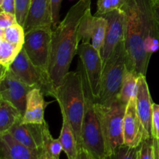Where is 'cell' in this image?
I'll use <instances>...</instances> for the list:
<instances>
[{"label": "cell", "mask_w": 159, "mask_h": 159, "mask_svg": "<svg viewBox=\"0 0 159 159\" xmlns=\"http://www.w3.org/2000/svg\"><path fill=\"white\" fill-rule=\"evenodd\" d=\"M124 13V46L127 67L146 76L152 57L154 39L159 40V25L153 9V0H127Z\"/></svg>", "instance_id": "1"}, {"label": "cell", "mask_w": 159, "mask_h": 159, "mask_svg": "<svg viewBox=\"0 0 159 159\" xmlns=\"http://www.w3.org/2000/svg\"><path fill=\"white\" fill-rule=\"evenodd\" d=\"M91 9V0H79L65 18L52 29L48 75L55 89L69 71L78 53L81 37L79 26L85 12Z\"/></svg>", "instance_id": "2"}, {"label": "cell", "mask_w": 159, "mask_h": 159, "mask_svg": "<svg viewBox=\"0 0 159 159\" xmlns=\"http://www.w3.org/2000/svg\"><path fill=\"white\" fill-rule=\"evenodd\" d=\"M61 108V116L69 123L81 146V128L85 112V93L79 70L68 71L61 83L56 88L54 97Z\"/></svg>", "instance_id": "3"}, {"label": "cell", "mask_w": 159, "mask_h": 159, "mask_svg": "<svg viewBox=\"0 0 159 159\" xmlns=\"http://www.w3.org/2000/svg\"><path fill=\"white\" fill-rule=\"evenodd\" d=\"M77 69L82 77L85 93V112L81 128L80 148L85 149L93 159H107L108 155L100 120L96 108V100L80 61L78 62Z\"/></svg>", "instance_id": "4"}, {"label": "cell", "mask_w": 159, "mask_h": 159, "mask_svg": "<svg viewBox=\"0 0 159 159\" xmlns=\"http://www.w3.org/2000/svg\"><path fill=\"white\" fill-rule=\"evenodd\" d=\"M127 69V54L123 40L103 63L100 92L96 102L106 105L117 99Z\"/></svg>", "instance_id": "5"}, {"label": "cell", "mask_w": 159, "mask_h": 159, "mask_svg": "<svg viewBox=\"0 0 159 159\" xmlns=\"http://www.w3.org/2000/svg\"><path fill=\"white\" fill-rule=\"evenodd\" d=\"M126 107L127 105L121 103L118 99L106 105L96 102L108 156L124 144L123 130Z\"/></svg>", "instance_id": "6"}, {"label": "cell", "mask_w": 159, "mask_h": 159, "mask_svg": "<svg viewBox=\"0 0 159 159\" xmlns=\"http://www.w3.org/2000/svg\"><path fill=\"white\" fill-rule=\"evenodd\" d=\"M9 69L18 79L33 89H38L44 96L54 97L55 87L53 85L48 73L36 66L22 48Z\"/></svg>", "instance_id": "7"}, {"label": "cell", "mask_w": 159, "mask_h": 159, "mask_svg": "<svg viewBox=\"0 0 159 159\" xmlns=\"http://www.w3.org/2000/svg\"><path fill=\"white\" fill-rule=\"evenodd\" d=\"M52 26L37 28L25 33L23 48L30 60L48 73Z\"/></svg>", "instance_id": "8"}, {"label": "cell", "mask_w": 159, "mask_h": 159, "mask_svg": "<svg viewBox=\"0 0 159 159\" xmlns=\"http://www.w3.org/2000/svg\"><path fill=\"white\" fill-rule=\"evenodd\" d=\"M78 54L79 61L85 71L95 100L99 97L102 80L103 61L100 51L96 50L90 43H81Z\"/></svg>", "instance_id": "9"}, {"label": "cell", "mask_w": 159, "mask_h": 159, "mask_svg": "<svg viewBox=\"0 0 159 159\" xmlns=\"http://www.w3.org/2000/svg\"><path fill=\"white\" fill-rule=\"evenodd\" d=\"M32 89L8 69L0 82V99L14 106L23 116L27 94Z\"/></svg>", "instance_id": "10"}, {"label": "cell", "mask_w": 159, "mask_h": 159, "mask_svg": "<svg viewBox=\"0 0 159 159\" xmlns=\"http://www.w3.org/2000/svg\"><path fill=\"white\" fill-rule=\"evenodd\" d=\"M107 21V32L103 46L100 51L103 63L108 60L115 48L124 37V13L121 9L102 15Z\"/></svg>", "instance_id": "11"}, {"label": "cell", "mask_w": 159, "mask_h": 159, "mask_svg": "<svg viewBox=\"0 0 159 159\" xmlns=\"http://www.w3.org/2000/svg\"><path fill=\"white\" fill-rule=\"evenodd\" d=\"M135 96L126 107L123 130L124 144L132 148H138L144 140L149 138L138 116Z\"/></svg>", "instance_id": "12"}, {"label": "cell", "mask_w": 159, "mask_h": 159, "mask_svg": "<svg viewBox=\"0 0 159 159\" xmlns=\"http://www.w3.org/2000/svg\"><path fill=\"white\" fill-rule=\"evenodd\" d=\"M107 27V20L102 16H93L91 9H89L79 26L81 41L82 43H90L100 51L103 46Z\"/></svg>", "instance_id": "13"}, {"label": "cell", "mask_w": 159, "mask_h": 159, "mask_svg": "<svg viewBox=\"0 0 159 159\" xmlns=\"http://www.w3.org/2000/svg\"><path fill=\"white\" fill-rule=\"evenodd\" d=\"M43 123L42 124H28L23 122L22 118L8 132L20 144L32 150L40 151L43 148Z\"/></svg>", "instance_id": "14"}, {"label": "cell", "mask_w": 159, "mask_h": 159, "mask_svg": "<svg viewBox=\"0 0 159 159\" xmlns=\"http://www.w3.org/2000/svg\"><path fill=\"white\" fill-rule=\"evenodd\" d=\"M52 25L51 0H31L23 26L25 33L37 28L52 26Z\"/></svg>", "instance_id": "15"}, {"label": "cell", "mask_w": 159, "mask_h": 159, "mask_svg": "<svg viewBox=\"0 0 159 159\" xmlns=\"http://www.w3.org/2000/svg\"><path fill=\"white\" fill-rule=\"evenodd\" d=\"M135 99L138 116L144 126L146 134L149 138H152V120L154 102H152L150 90L146 80V76H139Z\"/></svg>", "instance_id": "16"}, {"label": "cell", "mask_w": 159, "mask_h": 159, "mask_svg": "<svg viewBox=\"0 0 159 159\" xmlns=\"http://www.w3.org/2000/svg\"><path fill=\"white\" fill-rule=\"evenodd\" d=\"M41 151L20 144L9 132L0 134V159H39Z\"/></svg>", "instance_id": "17"}, {"label": "cell", "mask_w": 159, "mask_h": 159, "mask_svg": "<svg viewBox=\"0 0 159 159\" xmlns=\"http://www.w3.org/2000/svg\"><path fill=\"white\" fill-rule=\"evenodd\" d=\"M43 96L44 95L38 89H32L28 93L23 122L37 124L44 122L45 109L49 103L45 101Z\"/></svg>", "instance_id": "18"}, {"label": "cell", "mask_w": 159, "mask_h": 159, "mask_svg": "<svg viewBox=\"0 0 159 159\" xmlns=\"http://www.w3.org/2000/svg\"><path fill=\"white\" fill-rule=\"evenodd\" d=\"M58 139L68 159H78L79 149L77 140L69 123L63 116L61 130Z\"/></svg>", "instance_id": "19"}, {"label": "cell", "mask_w": 159, "mask_h": 159, "mask_svg": "<svg viewBox=\"0 0 159 159\" xmlns=\"http://www.w3.org/2000/svg\"><path fill=\"white\" fill-rule=\"evenodd\" d=\"M23 116L14 106L0 99V134L8 132Z\"/></svg>", "instance_id": "20"}, {"label": "cell", "mask_w": 159, "mask_h": 159, "mask_svg": "<svg viewBox=\"0 0 159 159\" xmlns=\"http://www.w3.org/2000/svg\"><path fill=\"white\" fill-rule=\"evenodd\" d=\"M140 75L127 68L123 80L117 99L121 103L127 105L131 98L136 96Z\"/></svg>", "instance_id": "21"}, {"label": "cell", "mask_w": 159, "mask_h": 159, "mask_svg": "<svg viewBox=\"0 0 159 159\" xmlns=\"http://www.w3.org/2000/svg\"><path fill=\"white\" fill-rule=\"evenodd\" d=\"M43 150L45 151L52 159H60L61 152H63L61 144L59 139H54L50 132L49 127L45 121L43 124Z\"/></svg>", "instance_id": "22"}, {"label": "cell", "mask_w": 159, "mask_h": 159, "mask_svg": "<svg viewBox=\"0 0 159 159\" xmlns=\"http://www.w3.org/2000/svg\"><path fill=\"white\" fill-rule=\"evenodd\" d=\"M23 48H19L12 44L6 40H2L0 43V65L9 68L13 62L17 54Z\"/></svg>", "instance_id": "23"}, {"label": "cell", "mask_w": 159, "mask_h": 159, "mask_svg": "<svg viewBox=\"0 0 159 159\" xmlns=\"http://www.w3.org/2000/svg\"><path fill=\"white\" fill-rule=\"evenodd\" d=\"M25 39V31L23 26L18 23L5 29L4 40L16 45L19 48H23Z\"/></svg>", "instance_id": "24"}, {"label": "cell", "mask_w": 159, "mask_h": 159, "mask_svg": "<svg viewBox=\"0 0 159 159\" xmlns=\"http://www.w3.org/2000/svg\"><path fill=\"white\" fill-rule=\"evenodd\" d=\"M138 148H132L123 144L115 149L108 159H138Z\"/></svg>", "instance_id": "25"}, {"label": "cell", "mask_w": 159, "mask_h": 159, "mask_svg": "<svg viewBox=\"0 0 159 159\" xmlns=\"http://www.w3.org/2000/svg\"><path fill=\"white\" fill-rule=\"evenodd\" d=\"M126 2L127 0H97L96 15L102 16L114 9H121Z\"/></svg>", "instance_id": "26"}, {"label": "cell", "mask_w": 159, "mask_h": 159, "mask_svg": "<svg viewBox=\"0 0 159 159\" xmlns=\"http://www.w3.org/2000/svg\"><path fill=\"white\" fill-rule=\"evenodd\" d=\"M138 159H155L153 138L144 140L138 150Z\"/></svg>", "instance_id": "27"}, {"label": "cell", "mask_w": 159, "mask_h": 159, "mask_svg": "<svg viewBox=\"0 0 159 159\" xmlns=\"http://www.w3.org/2000/svg\"><path fill=\"white\" fill-rule=\"evenodd\" d=\"M31 0H16L15 15L17 23L23 26Z\"/></svg>", "instance_id": "28"}, {"label": "cell", "mask_w": 159, "mask_h": 159, "mask_svg": "<svg viewBox=\"0 0 159 159\" xmlns=\"http://www.w3.org/2000/svg\"><path fill=\"white\" fill-rule=\"evenodd\" d=\"M152 138L159 140V104H153L152 120Z\"/></svg>", "instance_id": "29"}, {"label": "cell", "mask_w": 159, "mask_h": 159, "mask_svg": "<svg viewBox=\"0 0 159 159\" xmlns=\"http://www.w3.org/2000/svg\"><path fill=\"white\" fill-rule=\"evenodd\" d=\"M17 23L15 14L2 11L0 12V28L6 29Z\"/></svg>", "instance_id": "30"}, {"label": "cell", "mask_w": 159, "mask_h": 159, "mask_svg": "<svg viewBox=\"0 0 159 159\" xmlns=\"http://www.w3.org/2000/svg\"><path fill=\"white\" fill-rule=\"evenodd\" d=\"M63 0H51L52 8V29H54L60 22V9Z\"/></svg>", "instance_id": "31"}, {"label": "cell", "mask_w": 159, "mask_h": 159, "mask_svg": "<svg viewBox=\"0 0 159 159\" xmlns=\"http://www.w3.org/2000/svg\"><path fill=\"white\" fill-rule=\"evenodd\" d=\"M15 3L16 0H3L1 9L5 12L15 14Z\"/></svg>", "instance_id": "32"}, {"label": "cell", "mask_w": 159, "mask_h": 159, "mask_svg": "<svg viewBox=\"0 0 159 159\" xmlns=\"http://www.w3.org/2000/svg\"><path fill=\"white\" fill-rule=\"evenodd\" d=\"M153 9L155 18L159 25V0H153Z\"/></svg>", "instance_id": "33"}, {"label": "cell", "mask_w": 159, "mask_h": 159, "mask_svg": "<svg viewBox=\"0 0 159 159\" xmlns=\"http://www.w3.org/2000/svg\"><path fill=\"white\" fill-rule=\"evenodd\" d=\"M78 159H93L89 154L83 148H80L79 151V156Z\"/></svg>", "instance_id": "34"}, {"label": "cell", "mask_w": 159, "mask_h": 159, "mask_svg": "<svg viewBox=\"0 0 159 159\" xmlns=\"http://www.w3.org/2000/svg\"><path fill=\"white\" fill-rule=\"evenodd\" d=\"M155 159H159V140L153 138Z\"/></svg>", "instance_id": "35"}, {"label": "cell", "mask_w": 159, "mask_h": 159, "mask_svg": "<svg viewBox=\"0 0 159 159\" xmlns=\"http://www.w3.org/2000/svg\"><path fill=\"white\" fill-rule=\"evenodd\" d=\"M8 69H9V68H6V67L3 66V65H0V82H1L2 79H3L5 75H6Z\"/></svg>", "instance_id": "36"}, {"label": "cell", "mask_w": 159, "mask_h": 159, "mask_svg": "<svg viewBox=\"0 0 159 159\" xmlns=\"http://www.w3.org/2000/svg\"><path fill=\"white\" fill-rule=\"evenodd\" d=\"M39 159H52L50 157V155H48V153H47L45 151H43V149H42L41 152H40V158Z\"/></svg>", "instance_id": "37"}, {"label": "cell", "mask_w": 159, "mask_h": 159, "mask_svg": "<svg viewBox=\"0 0 159 159\" xmlns=\"http://www.w3.org/2000/svg\"><path fill=\"white\" fill-rule=\"evenodd\" d=\"M4 36H5V29L0 28V42L4 40Z\"/></svg>", "instance_id": "38"}, {"label": "cell", "mask_w": 159, "mask_h": 159, "mask_svg": "<svg viewBox=\"0 0 159 159\" xmlns=\"http://www.w3.org/2000/svg\"><path fill=\"white\" fill-rule=\"evenodd\" d=\"M3 0H0V8H2V6Z\"/></svg>", "instance_id": "39"}, {"label": "cell", "mask_w": 159, "mask_h": 159, "mask_svg": "<svg viewBox=\"0 0 159 159\" xmlns=\"http://www.w3.org/2000/svg\"><path fill=\"white\" fill-rule=\"evenodd\" d=\"M2 9L1 8H0V12H2Z\"/></svg>", "instance_id": "40"}, {"label": "cell", "mask_w": 159, "mask_h": 159, "mask_svg": "<svg viewBox=\"0 0 159 159\" xmlns=\"http://www.w3.org/2000/svg\"><path fill=\"white\" fill-rule=\"evenodd\" d=\"M107 159H108V158H107Z\"/></svg>", "instance_id": "41"}, {"label": "cell", "mask_w": 159, "mask_h": 159, "mask_svg": "<svg viewBox=\"0 0 159 159\" xmlns=\"http://www.w3.org/2000/svg\"><path fill=\"white\" fill-rule=\"evenodd\" d=\"M0 43H1V42H0Z\"/></svg>", "instance_id": "42"}, {"label": "cell", "mask_w": 159, "mask_h": 159, "mask_svg": "<svg viewBox=\"0 0 159 159\" xmlns=\"http://www.w3.org/2000/svg\"></svg>", "instance_id": "43"}]
</instances>
